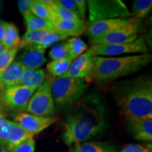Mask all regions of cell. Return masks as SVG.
<instances>
[{"label":"cell","mask_w":152,"mask_h":152,"mask_svg":"<svg viewBox=\"0 0 152 152\" xmlns=\"http://www.w3.org/2000/svg\"><path fill=\"white\" fill-rule=\"evenodd\" d=\"M89 50L95 56H113L123 54H147L149 53L145 39L142 36L130 43L115 45H97L91 46Z\"/></svg>","instance_id":"9"},{"label":"cell","mask_w":152,"mask_h":152,"mask_svg":"<svg viewBox=\"0 0 152 152\" xmlns=\"http://www.w3.org/2000/svg\"><path fill=\"white\" fill-rule=\"evenodd\" d=\"M35 140L34 138H32L17 146L9 152H35Z\"/></svg>","instance_id":"32"},{"label":"cell","mask_w":152,"mask_h":152,"mask_svg":"<svg viewBox=\"0 0 152 152\" xmlns=\"http://www.w3.org/2000/svg\"><path fill=\"white\" fill-rule=\"evenodd\" d=\"M134 18H115L96 20L88 23L85 34L89 39L105 35L131 23Z\"/></svg>","instance_id":"12"},{"label":"cell","mask_w":152,"mask_h":152,"mask_svg":"<svg viewBox=\"0 0 152 152\" xmlns=\"http://www.w3.org/2000/svg\"><path fill=\"white\" fill-rule=\"evenodd\" d=\"M23 69L24 68L15 60L0 72V85L1 89L18 85Z\"/></svg>","instance_id":"17"},{"label":"cell","mask_w":152,"mask_h":152,"mask_svg":"<svg viewBox=\"0 0 152 152\" xmlns=\"http://www.w3.org/2000/svg\"><path fill=\"white\" fill-rule=\"evenodd\" d=\"M21 38L19 36L18 29L12 23L7 22L2 44L7 49L18 48Z\"/></svg>","instance_id":"20"},{"label":"cell","mask_w":152,"mask_h":152,"mask_svg":"<svg viewBox=\"0 0 152 152\" xmlns=\"http://www.w3.org/2000/svg\"><path fill=\"white\" fill-rule=\"evenodd\" d=\"M9 133L4 146L7 152L30 139L34 138L33 134L28 132L14 121H9Z\"/></svg>","instance_id":"15"},{"label":"cell","mask_w":152,"mask_h":152,"mask_svg":"<svg viewBox=\"0 0 152 152\" xmlns=\"http://www.w3.org/2000/svg\"><path fill=\"white\" fill-rule=\"evenodd\" d=\"M0 152H7L4 144L1 143V142H0Z\"/></svg>","instance_id":"40"},{"label":"cell","mask_w":152,"mask_h":152,"mask_svg":"<svg viewBox=\"0 0 152 152\" xmlns=\"http://www.w3.org/2000/svg\"><path fill=\"white\" fill-rule=\"evenodd\" d=\"M49 57L52 61L61 60L68 57V45L66 41L56 44L49 52Z\"/></svg>","instance_id":"27"},{"label":"cell","mask_w":152,"mask_h":152,"mask_svg":"<svg viewBox=\"0 0 152 152\" xmlns=\"http://www.w3.org/2000/svg\"><path fill=\"white\" fill-rule=\"evenodd\" d=\"M54 3L63 9H66L68 11L73 13L74 14L77 15L80 17L78 10L74 0H54Z\"/></svg>","instance_id":"33"},{"label":"cell","mask_w":152,"mask_h":152,"mask_svg":"<svg viewBox=\"0 0 152 152\" xmlns=\"http://www.w3.org/2000/svg\"><path fill=\"white\" fill-rule=\"evenodd\" d=\"M69 37H67L66 35H63V34L58 33V32H54H54H51L43 38V39L39 45L42 48L46 50L47 48L53 46L55 44H57L61 41L66 40Z\"/></svg>","instance_id":"28"},{"label":"cell","mask_w":152,"mask_h":152,"mask_svg":"<svg viewBox=\"0 0 152 152\" xmlns=\"http://www.w3.org/2000/svg\"><path fill=\"white\" fill-rule=\"evenodd\" d=\"M95 57L88 49L73 61L67 73L64 76L83 80L88 83L92 82Z\"/></svg>","instance_id":"10"},{"label":"cell","mask_w":152,"mask_h":152,"mask_svg":"<svg viewBox=\"0 0 152 152\" xmlns=\"http://www.w3.org/2000/svg\"><path fill=\"white\" fill-rule=\"evenodd\" d=\"M68 58L74 61L87 50V45L80 37H70L66 39Z\"/></svg>","instance_id":"22"},{"label":"cell","mask_w":152,"mask_h":152,"mask_svg":"<svg viewBox=\"0 0 152 152\" xmlns=\"http://www.w3.org/2000/svg\"><path fill=\"white\" fill-rule=\"evenodd\" d=\"M48 6L55 19H59V20H68V21L74 22L83 21L78 16L74 14L73 13L71 12V11H68L66 10V9H63L62 7L56 4L54 1H53V3Z\"/></svg>","instance_id":"25"},{"label":"cell","mask_w":152,"mask_h":152,"mask_svg":"<svg viewBox=\"0 0 152 152\" xmlns=\"http://www.w3.org/2000/svg\"><path fill=\"white\" fill-rule=\"evenodd\" d=\"M1 85H0V93H1Z\"/></svg>","instance_id":"41"},{"label":"cell","mask_w":152,"mask_h":152,"mask_svg":"<svg viewBox=\"0 0 152 152\" xmlns=\"http://www.w3.org/2000/svg\"><path fill=\"white\" fill-rule=\"evenodd\" d=\"M47 74L46 72L44 69L39 68L36 71L35 75H34L33 77L32 78L31 81L30 82V83L28 84L27 87H30V88H33L34 90H37L40 85L42 84V83L45 80L47 77Z\"/></svg>","instance_id":"30"},{"label":"cell","mask_w":152,"mask_h":152,"mask_svg":"<svg viewBox=\"0 0 152 152\" xmlns=\"http://www.w3.org/2000/svg\"><path fill=\"white\" fill-rule=\"evenodd\" d=\"M33 1V0H19L17 1L19 11L23 17L33 14L31 12V6Z\"/></svg>","instance_id":"35"},{"label":"cell","mask_w":152,"mask_h":152,"mask_svg":"<svg viewBox=\"0 0 152 152\" xmlns=\"http://www.w3.org/2000/svg\"><path fill=\"white\" fill-rule=\"evenodd\" d=\"M6 23H7V22L3 21V20H0V42L1 43L3 42L4 36Z\"/></svg>","instance_id":"38"},{"label":"cell","mask_w":152,"mask_h":152,"mask_svg":"<svg viewBox=\"0 0 152 152\" xmlns=\"http://www.w3.org/2000/svg\"><path fill=\"white\" fill-rule=\"evenodd\" d=\"M89 85L90 83L80 79L66 76L54 77L52 94L55 109L59 111L71 109L81 99Z\"/></svg>","instance_id":"4"},{"label":"cell","mask_w":152,"mask_h":152,"mask_svg":"<svg viewBox=\"0 0 152 152\" xmlns=\"http://www.w3.org/2000/svg\"><path fill=\"white\" fill-rule=\"evenodd\" d=\"M149 53L123 57L96 56L92 81L98 87H105L115 80L140 71L151 62Z\"/></svg>","instance_id":"3"},{"label":"cell","mask_w":152,"mask_h":152,"mask_svg":"<svg viewBox=\"0 0 152 152\" xmlns=\"http://www.w3.org/2000/svg\"><path fill=\"white\" fill-rule=\"evenodd\" d=\"M151 7V0H135L132 6V16H134L133 18L141 20L149 14Z\"/></svg>","instance_id":"24"},{"label":"cell","mask_w":152,"mask_h":152,"mask_svg":"<svg viewBox=\"0 0 152 152\" xmlns=\"http://www.w3.org/2000/svg\"><path fill=\"white\" fill-rule=\"evenodd\" d=\"M78 10L80 18L82 20L85 21L86 19V13H87V1L85 0H74Z\"/></svg>","instance_id":"37"},{"label":"cell","mask_w":152,"mask_h":152,"mask_svg":"<svg viewBox=\"0 0 152 152\" xmlns=\"http://www.w3.org/2000/svg\"><path fill=\"white\" fill-rule=\"evenodd\" d=\"M143 30V23L140 20L133 19L130 23L105 35L89 39L91 46L97 45H115L130 43L139 37Z\"/></svg>","instance_id":"8"},{"label":"cell","mask_w":152,"mask_h":152,"mask_svg":"<svg viewBox=\"0 0 152 152\" xmlns=\"http://www.w3.org/2000/svg\"><path fill=\"white\" fill-rule=\"evenodd\" d=\"M117 152H152L151 147L142 144H130L125 145Z\"/></svg>","instance_id":"34"},{"label":"cell","mask_w":152,"mask_h":152,"mask_svg":"<svg viewBox=\"0 0 152 152\" xmlns=\"http://www.w3.org/2000/svg\"><path fill=\"white\" fill-rule=\"evenodd\" d=\"M89 21L115 18H130L131 12L121 0H87Z\"/></svg>","instance_id":"6"},{"label":"cell","mask_w":152,"mask_h":152,"mask_svg":"<svg viewBox=\"0 0 152 152\" xmlns=\"http://www.w3.org/2000/svg\"><path fill=\"white\" fill-rule=\"evenodd\" d=\"M35 90L30 87L16 85L1 89L0 93V111L5 116H12L25 112L30 97Z\"/></svg>","instance_id":"5"},{"label":"cell","mask_w":152,"mask_h":152,"mask_svg":"<svg viewBox=\"0 0 152 152\" xmlns=\"http://www.w3.org/2000/svg\"><path fill=\"white\" fill-rule=\"evenodd\" d=\"M9 120L7 119L5 115L0 111V142L5 144L9 133Z\"/></svg>","instance_id":"31"},{"label":"cell","mask_w":152,"mask_h":152,"mask_svg":"<svg viewBox=\"0 0 152 152\" xmlns=\"http://www.w3.org/2000/svg\"><path fill=\"white\" fill-rule=\"evenodd\" d=\"M49 33H51V32L26 31V33L21 37V40H20L18 49H24L26 47L33 46V45H39L41 43L43 38Z\"/></svg>","instance_id":"23"},{"label":"cell","mask_w":152,"mask_h":152,"mask_svg":"<svg viewBox=\"0 0 152 152\" xmlns=\"http://www.w3.org/2000/svg\"><path fill=\"white\" fill-rule=\"evenodd\" d=\"M106 109L95 94H90L68 111L64 123L62 139L66 145L86 142L103 132L106 128Z\"/></svg>","instance_id":"1"},{"label":"cell","mask_w":152,"mask_h":152,"mask_svg":"<svg viewBox=\"0 0 152 152\" xmlns=\"http://www.w3.org/2000/svg\"><path fill=\"white\" fill-rule=\"evenodd\" d=\"M18 50V48L7 49L4 52L0 55V72L2 71L9 64L16 60Z\"/></svg>","instance_id":"29"},{"label":"cell","mask_w":152,"mask_h":152,"mask_svg":"<svg viewBox=\"0 0 152 152\" xmlns=\"http://www.w3.org/2000/svg\"><path fill=\"white\" fill-rule=\"evenodd\" d=\"M14 122L33 135L39 134L58 121L56 117H43L28 112H21L13 116Z\"/></svg>","instance_id":"11"},{"label":"cell","mask_w":152,"mask_h":152,"mask_svg":"<svg viewBox=\"0 0 152 152\" xmlns=\"http://www.w3.org/2000/svg\"><path fill=\"white\" fill-rule=\"evenodd\" d=\"M54 77L47 75L42 84L35 91L28 102L26 112L43 117H53L55 108L52 94Z\"/></svg>","instance_id":"7"},{"label":"cell","mask_w":152,"mask_h":152,"mask_svg":"<svg viewBox=\"0 0 152 152\" xmlns=\"http://www.w3.org/2000/svg\"><path fill=\"white\" fill-rule=\"evenodd\" d=\"M45 52L46 50L39 45H33L24 48V51L16 61L24 68L39 69L47 61Z\"/></svg>","instance_id":"13"},{"label":"cell","mask_w":152,"mask_h":152,"mask_svg":"<svg viewBox=\"0 0 152 152\" xmlns=\"http://www.w3.org/2000/svg\"><path fill=\"white\" fill-rule=\"evenodd\" d=\"M31 12L34 16L50 23L55 19L49 6L41 2L40 0H33L31 6Z\"/></svg>","instance_id":"26"},{"label":"cell","mask_w":152,"mask_h":152,"mask_svg":"<svg viewBox=\"0 0 152 152\" xmlns=\"http://www.w3.org/2000/svg\"><path fill=\"white\" fill-rule=\"evenodd\" d=\"M26 25L27 31H45V32H57L50 22L38 18L30 14L29 16L23 17Z\"/></svg>","instance_id":"19"},{"label":"cell","mask_w":152,"mask_h":152,"mask_svg":"<svg viewBox=\"0 0 152 152\" xmlns=\"http://www.w3.org/2000/svg\"><path fill=\"white\" fill-rule=\"evenodd\" d=\"M69 152H117V148L108 142H83L71 146Z\"/></svg>","instance_id":"18"},{"label":"cell","mask_w":152,"mask_h":152,"mask_svg":"<svg viewBox=\"0 0 152 152\" xmlns=\"http://www.w3.org/2000/svg\"><path fill=\"white\" fill-rule=\"evenodd\" d=\"M72 62H73V60L68 57L61 60L51 61L47 65L49 75L53 77L64 76L67 73Z\"/></svg>","instance_id":"21"},{"label":"cell","mask_w":152,"mask_h":152,"mask_svg":"<svg viewBox=\"0 0 152 152\" xmlns=\"http://www.w3.org/2000/svg\"><path fill=\"white\" fill-rule=\"evenodd\" d=\"M7 48L4 46L3 44L1 42H0V55H1V54H2L3 52H4L6 50H7Z\"/></svg>","instance_id":"39"},{"label":"cell","mask_w":152,"mask_h":152,"mask_svg":"<svg viewBox=\"0 0 152 152\" xmlns=\"http://www.w3.org/2000/svg\"><path fill=\"white\" fill-rule=\"evenodd\" d=\"M51 23L53 25L57 32L63 35H65L70 38V37H78L83 34H85L88 22L86 20L74 22L54 19L53 21L51 22Z\"/></svg>","instance_id":"14"},{"label":"cell","mask_w":152,"mask_h":152,"mask_svg":"<svg viewBox=\"0 0 152 152\" xmlns=\"http://www.w3.org/2000/svg\"><path fill=\"white\" fill-rule=\"evenodd\" d=\"M37 69H30V68H24L21 77H20V82H19L18 85L21 86L27 87L30 82L31 81L32 78L35 75L36 71Z\"/></svg>","instance_id":"36"},{"label":"cell","mask_w":152,"mask_h":152,"mask_svg":"<svg viewBox=\"0 0 152 152\" xmlns=\"http://www.w3.org/2000/svg\"><path fill=\"white\" fill-rule=\"evenodd\" d=\"M128 126L136 140L144 142L152 140V118L130 120Z\"/></svg>","instance_id":"16"},{"label":"cell","mask_w":152,"mask_h":152,"mask_svg":"<svg viewBox=\"0 0 152 152\" xmlns=\"http://www.w3.org/2000/svg\"><path fill=\"white\" fill-rule=\"evenodd\" d=\"M112 96L127 121L152 118V80L141 75L114 84Z\"/></svg>","instance_id":"2"}]
</instances>
